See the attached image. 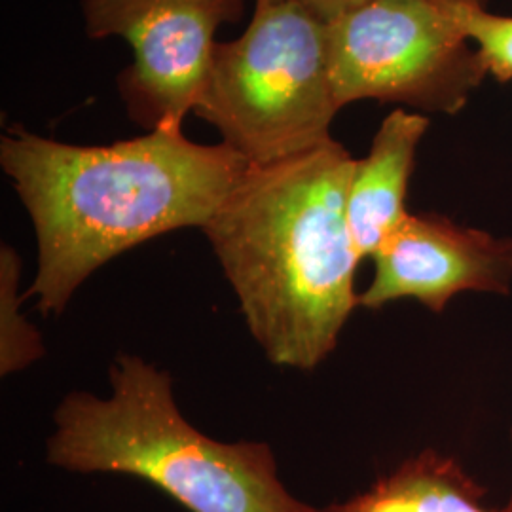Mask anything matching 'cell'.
I'll use <instances>...</instances> for the list:
<instances>
[{
	"label": "cell",
	"mask_w": 512,
	"mask_h": 512,
	"mask_svg": "<svg viewBox=\"0 0 512 512\" xmlns=\"http://www.w3.org/2000/svg\"><path fill=\"white\" fill-rule=\"evenodd\" d=\"M429 118L395 109L376 131L370 152L355 160L348 188V224L361 260L376 249L408 215L406 192Z\"/></svg>",
	"instance_id": "ba28073f"
},
{
	"label": "cell",
	"mask_w": 512,
	"mask_h": 512,
	"mask_svg": "<svg viewBox=\"0 0 512 512\" xmlns=\"http://www.w3.org/2000/svg\"><path fill=\"white\" fill-rule=\"evenodd\" d=\"M511 439H512V433H511ZM505 511L512 512V488H511V497H509V503L505 505Z\"/></svg>",
	"instance_id": "4fadbf2b"
},
{
	"label": "cell",
	"mask_w": 512,
	"mask_h": 512,
	"mask_svg": "<svg viewBox=\"0 0 512 512\" xmlns=\"http://www.w3.org/2000/svg\"><path fill=\"white\" fill-rule=\"evenodd\" d=\"M355 160L338 141L251 165L202 228L264 355L313 370L359 306L348 224Z\"/></svg>",
	"instance_id": "7a4b0ae2"
},
{
	"label": "cell",
	"mask_w": 512,
	"mask_h": 512,
	"mask_svg": "<svg viewBox=\"0 0 512 512\" xmlns=\"http://www.w3.org/2000/svg\"><path fill=\"white\" fill-rule=\"evenodd\" d=\"M372 260L374 277L359 294L366 310L414 298L440 313L456 294L511 293L512 236L495 238L435 213H408Z\"/></svg>",
	"instance_id": "52a82bcc"
},
{
	"label": "cell",
	"mask_w": 512,
	"mask_h": 512,
	"mask_svg": "<svg viewBox=\"0 0 512 512\" xmlns=\"http://www.w3.org/2000/svg\"><path fill=\"white\" fill-rule=\"evenodd\" d=\"M461 33L475 46L486 69L499 82L512 80V18L476 4H448Z\"/></svg>",
	"instance_id": "8fae6325"
},
{
	"label": "cell",
	"mask_w": 512,
	"mask_h": 512,
	"mask_svg": "<svg viewBox=\"0 0 512 512\" xmlns=\"http://www.w3.org/2000/svg\"><path fill=\"white\" fill-rule=\"evenodd\" d=\"M109 378L107 397L74 391L55 408V467L137 476L190 512H319L289 494L266 442H222L184 420L162 368L120 355Z\"/></svg>",
	"instance_id": "3957f363"
},
{
	"label": "cell",
	"mask_w": 512,
	"mask_h": 512,
	"mask_svg": "<svg viewBox=\"0 0 512 512\" xmlns=\"http://www.w3.org/2000/svg\"><path fill=\"white\" fill-rule=\"evenodd\" d=\"M340 105L330 76L327 21L293 0H256L247 31L217 42L194 112L251 165L330 141Z\"/></svg>",
	"instance_id": "277c9868"
},
{
	"label": "cell",
	"mask_w": 512,
	"mask_h": 512,
	"mask_svg": "<svg viewBox=\"0 0 512 512\" xmlns=\"http://www.w3.org/2000/svg\"><path fill=\"white\" fill-rule=\"evenodd\" d=\"M486 488L450 456L425 450L378 478L366 492L319 512H507L484 503Z\"/></svg>",
	"instance_id": "9c48e42d"
},
{
	"label": "cell",
	"mask_w": 512,
	"mask_h": 512,
	"mask_svg": "<svg viewBox=\"0 0 512 512\" xmlns=\"http://www.w3.org/2000/svg\"><path fill=\"white\" fill-rule=\"evenodd\" d=\"M86 33L122 37L135 61L122 93L137 122L152 129H183L202 97L215 33L236 21L243 0H82Z\"/></svg>",
	"instance_id": "8992f818"
},
{
	"label": "cell",
	"mask_w": 512,
	"mask_h": 512,
	"mask_svg": "<svg viewBox=\"0 0 512 512\" xmlns=\"http://www.w3.org/2000/svg\"><path fill=\"white\" fill-rule=\"evenodd\" d=\"M0 165L37 236V274L25 293L57 315L90 275L148 239L203 228L249 162L198 145L183 129H152L109 147H76L10 129Z\"/></svg>",
	"instance_id": "6da1fadb"
},
{
	"label": "cell",
	"mask_w": 512,
	"mask_h": 512,
	"mask_svg": "<svg viewBox=\"0 0 512 512\" xmlns=\"http://www.w3.org/2000/svg\"><path fill=\"white\" fill-rule=\"evenodd\" d=\"M293 2H300L302 6H306L313 14H317L319 18L330 21L344 12H348L351 8L368 2V0H293ZM440 4H476V6H488L490 0H435Z\"/></svg>",
	"instance_id": "7c38bea8"
},
{
	"label": "cell",
	"mask_w": 512,
	"mask_h": 512,
	"mask_svg": "<svg viewBox=\"0 0 512 512\" xmlns=\"http://www.w3.org/2000/svg\"><path fill=\"white\" fill-rule=\"evenodd\" d=\"M21 258L12 245L0 247V374L10 376L44 355L40 330L21 313Z\"/></svg>",
	"instance_id": "30bf717a"
},
{
	"label": "cell",
	"mask_w": 512,
	"mask_h": 512,
	"mask_svg": "<svg viewBox=\"0 0 512 512\" xmlns=\"http://www.w3.org/2000/svg\"><path fill=\"white\" fill-rule=\"evenodd\" d=\"M330 76L344 109L378 99L456 114L486 78L448 4L368 0L327 21Z\"/></svg>",
	"instance_id": "5b68a950"
}]
</instances>
